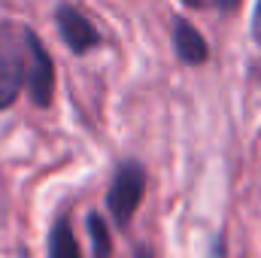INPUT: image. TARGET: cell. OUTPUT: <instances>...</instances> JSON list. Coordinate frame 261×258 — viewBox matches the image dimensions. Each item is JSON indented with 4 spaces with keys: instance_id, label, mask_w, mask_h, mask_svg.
Instances as JSON below:
<instances>
[{
    "instance_id": "9",
    "label": "cell",
    "mask_w": 261,
    "mask_h": 258,
    "mask_svg": "<svg viewBox=\"0 0 261 258\" xmlns=\"http://www.w3.org/2000/svg\"><path fill=\"white\" fill-rule=\"evenodd\" d=\"M213 6L222 9V12H234V9L240 6V0H213Z\"/></svg>"
},
{
    "instance_id": "8",
    "label": "cell",
    "mask_w": 261,
    "mask_h": 258,
    "mask_svg": "<svg viewBox=\"0 0 261 258\" xmlns=\"http://www.w3.org/2000/svg\"><path fill=\"white\" fill-rule=\"evenodd\" d=\"M252 37L261 43V0H255V12H252Z\"/></svg>"
},
{
    "instance_id": "10",
    "label": "cell",
    "mask_w": 261,
    "mask_h": 258,
    "mask_svg": "<svg viewBox=\"0 0 261 258\" xmlns=\"http://www.w3.org/2000/svg\"><path fill=\"white\" fill-rule=\"evenodd\" d=\"M182 6H189V9H203V6H213V0H179Z\"/></svg>"
},
{
    "instance_id": "11",
    "label": "cell",
    "mask_w": 261,
    "mask_h": 258,
    "mask_svg": "<svg viewBox=\"0 0 261 258\" xmlns=\"http://www.w3.org/2000/svg\"><path fill=\"white\" fill-rule=\"evenodd\" d=\"M134 258H155V255H152L149 249H140V252H137V255H134Z\"/></svg>"
},
{
    "instance_id": "2",
    "label": "cell",
    "mask_w": 261,
    "mask_h": 258,
    "mask_svg": "<svg viewBox=\"0 0 261 258\" xmlns=\"http://www.w3.org/2000/svg\"><path fill=\"white\" fill-rule=\"evenodd\" d=\"M143 194H146V167L137 158L119 161L110 192H107V210L119 228H128L134 222V216L143 203Z\"/></svg>"
},
{
    "instance_id": "6",
    "label": "cell",
    "mask_w": 261,
    "mask_h": 258,
    "mask_svg": "<svg viewBox=\"0 0 261 258\" xmlns=\"http://www.w3.org/2000/svg\"><path fill=\"white\" fill-rule=\"evenodd\" d=\"M46 252H49V258H82L76 231H73V222H70L67 213H61V216L52 222L49 240H46Z\"/></svg>"
},
{
    "instance_id": "5",
    "label": "cell",
    "mask_w": 261,
    "mask_h": 258,
    "mask_svg": "<svg viewBox=\"0 0 261 258\" xmlns=\"http://www.w3.org/2000/svg\"><path fill=\"white\" fill-rule=\"evenodd\" d=\"M170 40H173V52H176V58H179L182 64H189V67L206 64L210 46H206L203 34L197 31L189 18H182V15L173 18V24H170Z\"/></svg>"
},
{
    "instance_id": "1",
    "label": "cell",
    "mask_w": 261,
    "mask_h": 258,
    "mask_svg": "<svg viewBox=\"0 0 261 258\" xmlns=\"http://www.w3.org/2000/svg\"><path fill=\"white\" fill-rule=\"evenodd\" d=\"M28 91V28L0 24V113Z\"/></svg>"
},
{
    "instance_id": "3",
    "label": "cell",
    "mask_w": 261,
    "mask_h": 258,
    "mask_svg": "<svg viewBox=\"0 0 261 258\" xmlns=\"http://www.w3.org/2000/svg\"><path fill=\"white\" fill-rule=\"evenodd\" d=\"M28 97L40 110H49L55 100V61L34 28H28Z\"/></svg>"
},
{
    "instance_id": "4",
    "label": "cell",
    "mask_w": 261,
    "mask_h": 258,
    "mask_svg": "<svg viewBox=\"0 0 261 258\" xmlns=\"http://www.w3.org/2000/svg\"><path fill=\"white\" fill-rule=\"evenodd\" d=\"M55 28L58 37L64 40V46L73 55H88L91 49L100 46V31L97 24L76 6V3H61L55 9Z\"/></svg>"
},
{
    "instance_id": "7",
    "label": "cell",
    "mask_w": 261,
    "mask_h": 258,
    "mask_svg": "<svg viewBox=\"0 0 261 258\" xmlns=\"http://www.w3.org/2000/svg\"><path fill=\"white\" fill-rule=\"evenodd\" d=\"M85 225H88V237H91V258H113V234H110L107 219L100 213H88Z\"/></svg>"
}]
</instances>
